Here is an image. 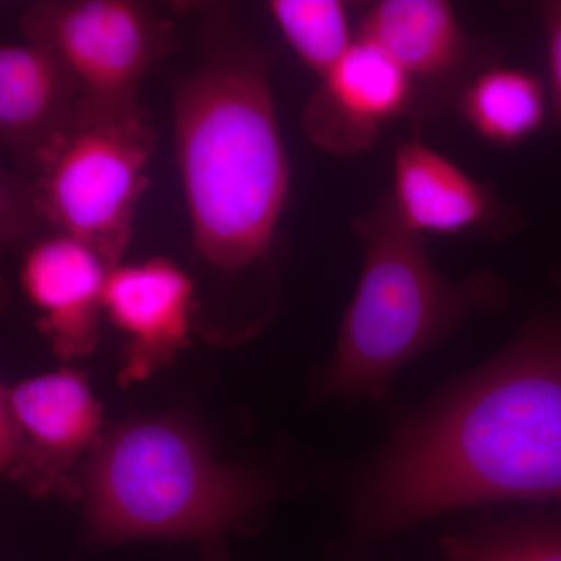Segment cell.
Wrapping results in <instances>:
<instances>
[{
  "mask_svg": "<svg viewBox=\"0 0 561 561\" xmlns=\"http://www.w3.org/2000/svg\"><path fill=\"white\" fill-rule=\"evenodd\" d=\"M549 94L535 73L518 68L482 70L459 98L461 117L494 146L513 147L540 130Z\"/></svg>",
  "mask_w": 561,
  "mask_h": 561,
  "instance_id": "cell-14",
  "label": "cell"
},
{
  "mask_svg": "<svg viewBox=\"0 0 561 561\" xmlns=\"http://www.w3.org/2000/svg\"><path fill=\"white\" fill-rule=\"evenodd\" d=\"M81 95L72 70L46 44H2L0 142L18 168L33 175L44 151L68 128Z\"/></svg>",
  "mask_w": 561,
  "mask_h": 561,
  "instance_id": "cell-12",
  "label": "cell"
},
{
  "mask_svg": "<svg viewBox=\"0 0 561 561\" xmlns=\"http://www.w3.org/2000/svg\"><path fill=\"white\" fill-rule=\"evenodd\" d=\"M272 61L230 10L216 9L198 28L191 69L173 88L175 158L192 241L220 273L268 260L289 201Z\"/></svg>",
  "mask_w": 561,
  "mask_h": 561,
  "instance_id": "cell-2",
  "label": "cell"
},
{
  "mask_svg": "<svg viewBox=\"0 0 561 561\" xmlns=\"http://www.w3.org/2000/svg\"><path fill=\"white\" fill-rule=\"evenodd\" d=\"M158 147V131L140 103L99 106L79 102L65 131L44 151L33 197L44 220L122 264Z\"/></svg>",
  "mask_w": 561,
  "mask_h": 561,
  "instance_id": "cell-5",
  "label": "cell"
},
{
  "mask_svg": "<svg viewBox=\"0 0 561 561\" xmlns=\"http://www.w3.org/2000/svg\"><path fill=\"white\" fill-rule=\"evenodd\" d=\"M389 195L398 220L413 234L426 238L471 231L518 230V216L497 201L456 162L427 146L419 133L398 144L393 187Z\"/></svg>",
  "mask_w": 561,
  "mask_h": 561,
  "instance_id": "cell-11",
  "label": "cell"
},
{
  "mask_svg": "<svg viewBox=\"0 0 561 561\" xmlns=\"http://www.w3.org/2000/svg\"><path fill=\"white\" fill-rule=\"evenodd\" d=\"M442 551L443 561H513L496 522L448 535Z\"/></svg>",
  "mask_w": 561,
  "mask_h": 561,
  "instance_id": "cell-17",
  "label": "cell"
},
{
  "mask_svg": "<svg viewBox=\"0 0 561 561\" xmlns=\"http://www.w3.org/2000/svg\"><path fill=\"white\" fill-rule=\"evenodd\" d=\"M202 561H231L225 551L221 540H214L203 545Z\"/></svg>",
  "mask_w": 561,
  "mask_h": 561,
  "instance_id": "cell-19",
  "label": "cell"
},
{
  "mask_svg": "<svg viewBox=\"0 0 561 561\" xmlns=\"http://www.w3.org/2000/svg\"><path fill=\"white\" fill-rule=\"evenodd\" d=\"M280 491L273 476L221 463L191 420H128L103 435L79 474L92 548L136 540H220L249 530Z\"/></svg>",
  "mask_w": 561,
  "mask_h": 561,
  "instance_id": "cell-3",
  "label": "cell"
},
{
  "mask_svg": "<svg viewBox=\"0 0 561 561\" xmlns=\"http://www.w3.org/2000/svg\"><path fill=\"white\" fill-rule=\"evenodd\" d=\"M195 283L164 256L111 268L103 316L125 337L121 382L150 378L190 345Z\"/></svg>",
  "mask_w": 561,
  "mask_h": 561,
  "instance_id": "cell-8",
  "label": "cell"
},
{
  "mask_svg": "<svg viewBox=\"0 0 561 561\" xmlns=\"http://www.w3.org/2000/svg\"><path fill=\"white\" fill-rule=\"evenodd\" d=\"M354 232L364 245V264L313 390L321 400L382 402L405 365L449 341L471 317L504 309L511 290L485 271L445 278L424 238L398 220L389 195L354 220Z\"/></svg>",
  "mask_w": 561,
  "mask_h": 561,
  "instance_id": "cell-4",
  "label": "cell"
},
{
  "mask_svg": "<svg viewBox=\"0 0 561 561\" xmlns=\"http://www.w3.org/2000/svg\"><path fill=\"white\" fill-rule=\"evenodd\" d=\"M415 83L390 57L357 36L320 79L302 110L306 136L335 157H356L378 142L389 122L408 113Z\"/></svg>",
  "mask_w": 561,
  "mask_h": 561,
  "instance_id": "cell-9",
  "label": "cell"
},
{
  "mask_svg": "<svg viewBox=\"0 0 561 561\" xmlns=\"http://www.w3.org/2000/svg\"><path fill=\"white\" fill-rule=\"evenodd\" d=\"M561 501V327L535 321L412 412L350 483L360 545L445 513Z\"/></svg>",
  "mask_w": 561,
  "mask_h": 561,
  "instance_id": "cell-1",
  "label": "cell"
},
{
  "mask_svg": "<svg viewBox=\"0 0 561 561\" xmlns=\"http://www.w3.org/2000/svg\"><path fill=\"white\" fill-rule=\"evenodd\" d=\"M22 36L60 55L79 80L80 101L139 103L144 77L176 46L173 22L136 0H41L22 13Z\"/></svg>",
  "mask_w": 561,
  "mask_h": 561,
  "instance_id": "cell-6",
  "label": "cell"
},
{
  "mask_svg": "<svg viewBox=\"0 0 561 561\" xmlns=\"http://www.w3.org/2000/svg\"><path fill=\"white\" fill-rule=\"evenodd\" d=\"M103 409L72 368L41 373L0 397L2 470L32 494H79L84 460L103 437Z\"/></svg>",
  "mask_w": 561,
  "mask_h": 561,
  "instance_id": "cell-7",
  "label": "cell"
},
{
  "mask_svg": "<svg viewBox=\"0 0 561 561\" xmlns=\"http://www.w3.org/2000/svg\"><path fill=\"white\" fill-rule=\"evenodd\" d=\"M538 10L548 49L549 103L553 121L561 124V0L545 2Z\"/></svg>",
  "mask_w": 561,
  "mask_h": 561,
  "instance_id": "cell-18",
  "label": "cell"
},
{
  "mask_svg": "<svg viewBox=\"0 0 561 561\" xmlns=\"http://www.w3.org/2000/svg\"><path fill=\"white\" fill-rule=\"evenodd\" d=\"M111 268L90 245L58 231L25 251L22 290L38 313L39 331L61 359L87 357L98 348Z\"/></svg>",
  "mask_w": 561,
  "mask_h": 561,
  "instance_id": "cell-10",
  "label": "cell"
},
{
  "mask_svg": "<svg viewBox=\"0 0 561 561\" xmlns=\"http://www.w3.org/2000/svg\"><path fill=\"white\" fill-rule=\"evenodd\" d=\"M359 38L397 62L413 83L451 76L463 62L468 38L446 0H381L360 21Z\"/></svg>",
  "mask_w": 561,
  "mask_h": 561,
  "instance_id": "cell-13",
  "label": "cell"
},
{
  "mask_svg": "<svg viewBox=\"0 0 561 561\" xmlns=\"http://www.w3.org/2000/svg\"><path fill=\"white\" fill-rule=\"evenodd\" d=\"M267 10L298 60L320 79L356 43L341 0H271Z\"/></svg>",
  "mask_w": 561,
  "mask_h": 561,
  "instance_id": "cell-15",
  "label": "cell"
},
{
  "mask_svg": "<svg viewBox=\"0 0 561 561\" xmlns=\"http://www.w3.org/2000/svg\"><path fill=\"white\" fill-rule=\"evenodd\" d=\"M497 526L513 561H561V519L508 518Z\"/></svg>",
  "mask_w": 561,
  "mask_h": 561,
  "instance_id": "cell-16",
  "label": "cell"
}]
</instances>
